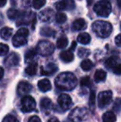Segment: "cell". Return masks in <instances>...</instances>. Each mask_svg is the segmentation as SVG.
<instances>
[{
	"label": "cell",
	"instance_id": "6da1fadb",
	"mask_svg": "<svg viewBox=\"0 0 121 122\" xmlns=\"http://www.w3.org/2000/svg\"><path fill=\"white\" fill-rule=\"evenodd\" d=\"M56 86L60 90L72 91L77 85V78L72 72H62L55 79Z\"/></svg>",
	"mask_w": 121,
	"mask_h": 122
},
{
	"label": "cell",
	"instance_id": "7a4b0ae2",
	"mask_svg": "<svg viewBox=\"0 0 121 122\" xmlns=\"http://www.w3.org/2000/svg\"><path fill=\"white\" fill-rule=\"evenodd\" d=\"M92 30L96 34L97 37L105 38L111 34L113 27H112V25L108 22L98 20L92 24Z\"/></svg>",
	"mask_w": 121,
	"mask_h": 122
},
{
	"label": "cell",
	"instance_id": "3957f363",
	"mask_svg": "<svg viewBox=\"0 0 121 122\" xmlns=\"http://www.w3.org/2000/svg\"><path fill=\"white\" fill-rule=\"evenodd\" d=\"M29 35V31L26 27L19 28L13 37V45L15 47H20L25 46L28 43V37Z\"/></svg>",
	"mask_w": 121,
	"mask_h": 122
},
{
	"label": "cell",
	"instance_id": "277c9868",
	"mask_svg": "<svg viewBox=\"0 0 121 122\" xmlns=\"http://www.w3.org/2000/svg\"><path fill=\"white\" fill-rule=\"evenodd\" d=\"M111 4L110 2L105 1H100L96 3L94 6V12L98 15L99 17L102 18H107L111 13Z\"/></svg>",
	"mask_w": 121,
	"mask_h": 122
},
{
	"label": "cell",
	"instance_id": "5b68a950",
	"mask_svg": "<svg viewBox=\"0 0 121 122\" xmlns=\"http://www.w3.org/2000/svg\"><path fill=\"white\" fill-rule=\"evenodd\" d=\"M16 20H18L17 21V26L31 25L32 29H33L34 26L36 24V14L31 11L20 13L19 16Z\"/></svg>",
	"mask_w": 121,
	"mask_h": 122
},
{
	"label": "cell",
	"instance_id": "8992f818",
	"mask_svg": "<svg viewBox=\"0 0 121 122\" xmlns=\"http://www.w3.org/2000/svg\"><path fill=\"white\" fill-rule=\"evenodd\" d=\"M37 54H40L42 56H51L55 51V46L51 42L47 40L40 41L36 47Z\"/></svg>",
	"mask_w": 121,
	"mask_h": 122
},
{
	"label": "cell",
	"instance_id": "52a82bcc",
	"mask_svg": "<svg viewBox=\"0 0 121 122\" xmlns=\"http://www.w3.org/2000/svg\"><path fill=\"white\" fill-rule=\"evenodd\" d=\"M88 115L87 109L78 106L72 110L69 114V119L72 122H81L86 119Z\"/></svg>",
	"mask_w": 121,
	"mask_h": 122
},
{
	"label": "cell",
	"instance_id": "ba28073f",
	"mask_svg": "<svg viewBox=\"0 0 121 122\" xmlns=\"http://www.w3.org/2000/svg\"><path fill=\"white\" fill-rule=\"evenodd\" d=\"M36 108V101L31 96L26 95L21 100V110L25 113L32 112Z\"/></svg>",
	"mask_w": 121,
	"mask_h": 122
},
{
	"label": "cell",
	"instance_id": "9c48e42d",
	"mask_svg": "<svg viewBox=\"0 0 121 122\" xmlns=\"http://www.w3.org/2000/svg\"><path fill=\"white\" fill-rule=\"evenodd\" d=\"M113 93L111 91H104L98 96V106L100 108L104 109L111 103Z\"/></svg>",
	"mask_w": 121,
	"mask_h": 122
},
{
	"label": "cell",
	"instance_id": "30bf717a",
	"mask_svg": "<svg viewBox=\"0 0 121 122\" xmlns=\"http://www.w3.org/2000/svg\"><path fill=\"white\" fill-rule=\"evenodd\" d=\"M38 18L42 23H52L55 19V12L51 8H46L39 13Z\"/></svg>",
	"mask_w": 121,
	"mask_h": 122
},
{
	"label": "cell",
	"instance_id": "8fae6325",
	"mask_svg": "<svg viewBox=\"0 0 121 122\" xmlns=\"http://www.w3.org/2000/svg\"><path fill=\"white\" fill-rule=\"evenodd\" d=\"M57 103L63 111H67L72 106V100L67 94H61L59 96Z\"/></svg>",
	"mask_w": 121,
	"mask_h": 122
},
{
	"label": "cell",
	"instance_id": "7c38bea8",
	"mask_svg": "<svg viewBox=\"0 0 121 122\" xmlns=\"http://www.w3.org/2000/svg\"><path fill=\"white\" fill-rule=\"evenodd\" d=\"M55 7L57 11H66V10L74 9L76 4L74 0H61L56 3Z\"/></svg>",
	"mask_w": 121,
	"mask_h": 122
},
{
	"label": "cell",
	"instance_id": "4fadbf2b",
	"mask_svg": "<svg viewBox=\"0 0 121 122\" xmlns=\"http://www.w3.org/2000/svg\"><path fill=\"white\" fill-rule=\"evenodd\" d=\"M32 86L29 82L26 81H20L18 85V88H17V92L19 97H24V96L28 95L29 92H32Z\"/></svg>",
	"mask_w": 121,
	"mask_h": 122
},
{
	"label": "cell",
	"instance_id": "5bb4252c",
	"mask_svg": "<svg viewBox=\"0 0 121 122\" xmlns=\"http://www.w3.org/2000/svg\"><path fill=\"white\" fill-rule=\"evenodd\" d=\"M20 57L18 53L12 52L4 59V65L7 67H14L19 64Z\"/></svg>",
	"mask_w": 121,
	"mask_h": 122
},
{
	"label": "cell",
	"instance_id": "9a60e30c",
	"mask_svg": "<svg viewBox=\"0 0 121 122\" xmlns=\"http://www.w3.org/2000/svg\"><path fill=\"white\" fill-rule=\"evenodd\" d=\"M57 70H58V67L57 65L55 63L51 62L41 67V74L43 76H51L55 73Z\"/></svg>",
	"mask_w": 121,
	"mask_h": 122
},
{
	"label": "cell",
	"instance_id": "2e32d148",
	"mask_svg": "<svg viewBox=\"0 0 121 122\" xmlns=\"http://www.w3.org/2000/svg\"><path fill=\"white\" fill-rule=\"evenodd\" d=\"M37 86H38L39 90L42 92H47L52 89V84L51 81L47 78L42 79L38 81L37 83Z\"/></svg>",
	"mask_w": 121,
	"mask_h": 122
},
{
	"label": "cell",
	"instance_id": "e0dca14e",
	"mask_svg": "<svg viewBox=\"0 0 121 122\" xmlns=\"http://www.w3.org/2000/svg\"><path fill=\"white\" fill-rule=\"evenodd\" d=\"M86 28V23L83 18H78L72 23V29L74 31H81Z\"/></svg>",
	"mask_w": 121,
	"mask_h": 122
},
{
	"label": "cell",
	"instance_id": "ac0fdd59",
	"mask_svg": "<svg viewBox=\"0 0 121 122\" xmlns=\"http://www.w3.org/2000/svg\"><path fill=\"white\" fill-rule=\"evenodd\" d=\"M60 58L61 59V61H63L66 63L71 62L74 60V55H73L72 51H70V50L69 51H63L60 54Z\"/></svg>",
	"mask_w": 121,
	"mask_h": 122
},
{
	"label": "cell",
	"instance_id": "d6986e66",
	"mask_svg": "<svg viewBox=\"0 0 121 122\" xmlns=\"http://www.w3.org/2000/svg\"><path fill=\"white\" fill-rule=\"evenodd\" d=\"M107 76V73L105 71L102 69H98L95 73L94 76V79H95V81L99 83V82H103L105 81Z\"/></svg>",
	"mask_w": 121,
	"mask_h": 122
},
{
	"label": "cell",
	"instance_id": "ffe728a7",
	"mask_svg": "<svg viewBox=\"0 0 121 122\" xmlns=\"http://www.w3.org/2000/svg\"><path fill=\"white\" fill-rule=\"evenodd\" d=\"M13 33V29L11 27H5L0 30V37L3 39V40H8L10 37H12Z\"/></svg>",
	"mask_w": 121,
	"mask_h": 122
},
{
	"label": "cell",
	"instance_id": "44dd1931",
	"mask_svg": "<svg viewBox=\"0 0 121 122\" xmlns=\"http://www.w3.org/2000/svg\"><path fill=\"white\" fill-rule=\"evenodd\" d=\"M40 106H41V108H42L44 111H47L52 109V101H51V99H49V98H47V97H44L41 100Z\"/></svg>",
	"mask_w": 121,
	"mask_h": 122
},
{
	"label": "cell",
	"instance_id": "7402d4cb",
	"mask_svg": "<svg viewBox=\"0 0 121 122\" xmlns=\"http://www.w3.org/2000/svg\"><path fill=\"white\" fill-rule=\"evenodd\" d=\"M91 37L90 36V34L86 33V32H81L78 35L77 37V41L81 44H84V45H86V44H89L91 42Z\"/></svg>",
	"mask_w": 121,
	"mask_h": 122
},
{
	"label": "cell",
	"instance_id": "603a6c76",
	"mask_svg": "<svg viewBox=\"0 0 121 122\" xmlns=\"http://www.w3.org/2000/svg\"><path fill=\"white\" fill-rule=\"evenodd\" d=\"M40 33L42 36L46 37H53L56 35V32L55 30L52 28L50 27H44L41 29Z\"/></svg>",
	"mask_w": 121,
	"mask_h": 122
},
{
	"label": "cell",
	"instance_id": "cb8c5ba5",
	"mask_svg": "<svg viewBox=\"0 0 121 122\" xmlns=\"http://www.w3.org/2000/svg\"><path fill=\"white\" fill-rule=\"evenodd\" d=\"M119 64H120L119 60L117 59L116 57H115V56H111V57L108 58L105 62V66H106L107 68H110V69H112V70H113L115 66H118Z\"/></svg>",
	"mask_w": 121,
	"mask_h": 122
},
{
	"label": "cell",
	"instance_id": "d4e9b609",
	"mask_svg": "<svg viewBox=\"0 0 121 122\" xmlns=\"http://www.w3.org/2000/svg\"><path fill=\"white\" fill-rule=\"evenodd\" d=\"M116 120V116L113 111H106L102 116L103 122H115Z\"/></svg>",
	"mask_w": 121,
	"mask_h": 122
},
{
	"label": "cell",
	"instance_id": "484cf974",
	"mask_svg": "<svg viewBox=\"0 0 121 122\" xmlns=\"http://www.w3.org/2000/svg\"><path fill=\"white\" fill-rule=\"evenodd\" d=\"M37 63L35 62V61H32V62L29 63V65L25 68V72L29 76H34L37 73Z\"/></svg>",
	"mask_w": 121,
	"mask_h": 122
},
{
	"label": "cell",
	"instance_id": "4316f807",
	"mask_svg": "<svg viewBox=\"0 0 121 122\" xmlns=\"http://www.w3.org/2000/svg\"><path fill=\"white\" fill-rule=\"evenodd\" d=\"M37 51H36V49H30L28 50V51H26V53H25V61L26 62H29V61H32L34 59L36 58V56H37Z\"/></svg>",
	"mask_w": 121,
	"mask_h": 122
},
{
	"label": "cell",
	"instance_id": "83f0119b",
	"mask_svg": "<svg viewBox=\"0 0 121 122\" xmlns=\"http://www.w3.org/2000/svg\"><path fill=\"white\" fill-rule=\"evenodd\" d=\"M68 45V39L66 36H61L57 41V47L59 49H63Z\"/></svg>",
	"mask_w": 121,
	"mask_h": 122
},
{
	"label": "cell",
	"instance_id": "f1b7e54d",
	"mask_svg": "<svg viewBox=\"0 0 121 122\" xmlns=\"http://www.w3.org/2000/svg\"><path fill=\"white\" fill-rule=\"evenodd\" d=\"M81 66L82 68L83 71H88L90 70H91L92 68L94 67V64L93 62L89 59H86L84 61H81Z\"/></svg>",
	"mask_w": 121,
	"mask_h": 122
},
{
	"label": "cell",
	"instance_id": "f546056e",
	"mask_svg": "<svg viewBox=\"0 0 121 122\" xmlns=\"http://www.w3.org/2000/svg\"><path fill=\"white\" fill-rule=\"evenodd\" d=\"M19 14H20V12L18 10L15 9V8H10L8 11V13H7L8 18L11 20H16L18 18Z\"/></svg>",
	"mask_w": 121,
	"mask_h": 122
},
{
	"label": "cell",
	"instance_id": "4dcf8cb0",
	"mask_svg": "<svg viewBox=\"0 0 121 122\" xmlns=\"http://www.w3.org/2000/svg\"><path fill=\"white\" fill-rule=\"evenodd\" d=\"M55 19L56 22L59 24H63L66 22L67 20V17L65 13H58L57 14H55Z\"/></svg>",
	"mask_w": 121,
	"mask_h": 122
},
{
	"label": "cell",
	"instance_id": "1f68e13d",
	"mask_svg": "<svg viewBox=\"0 0 121 122\" xmlns=\"http://www.w3.org/2000/svg\"><path fill=\"white\" fill-rule=\"evenodd\" d=\"M46 0H32V5L35 9H40L46 4Z\"/></svg>",
	"mask_w": 121,
	"mask_h": 122
},
{
	"label": "cell",
	"instance_id": "d6a6232c",
	"mask_svg": "<svg viewBox=\"0 0 121 122\" xmlns=\"http://www.w3.org/2000/svg\"><path fill=\"white\" fill-rule=\"evenodd\" d=\"M95 92L94 91H91L90 94V100H89V106L92 111L95 109Z\"/></svg>",
	"mask_w": 121,
	"mask_h": 122
},
{
	"label": "cell",
	"instance_id": "836d02e7",
	"mask_svg": "<svg viewBox=\"0 0 121 122\" xmlns=\"http://www.w3.org/2000/svg\"><path fill=\"white\" fill-rule=\"evenodd\" d=\"M81 86L82 87H90L91 86V80L89 76H84L81 79Z\"/></svg>",
	"mask_w": 121,
	"mask_h": 122
},
{
	"label": "cell",
	"instance_id": "e575fe53",
	"mask_svg": "<svg viewBox=\"0 0 121 122\" xmlns=\"http://www.w3.org/2000/svg\"><path fill=\"white\" fill-rule=\"evenodd\" d=\"M9 51V47L7 44L4 43H0V56H5L8 53Z\"/></svg>",
	"mask_w": 121,
	"mask_h": 122
},
{
	"label": "cell",
	"instance_id": "d590c367",
	"mask_svg": "<svg viewBox=\"0 0 121 122\" xmlns=\"http://www.w3.org/2000/svg\"><path fill=\"white\" fill-rule=\"evenodd\" d=\"M91 53V51L86 48H80L79 51H78V56L80 57H86L88 56Z\"/></svg>",
	"mask_w": 121,
	"mask_h": 122
},
{
	"label": "cell",
	"instance_id": "8d00e7d4",
	"mask_svg": "<svg viewBox=\"0 0 121 122\" xmlns=\"http://www.w3.org/2000/svg\"><path fill=\"white\" fill-rule=\"evenodd\" d=\"M2 122H19V121L13 115H8V116H6L3 118Z\"/></svg>",
	"mask_w": 121,
	"mask_h": 122
},
{
	"label": "cell",
	"instance_id": "74e56055",
	"mask_svg": "<svg viewBox=\"0 0 121 122\" xmlns=\"http://www.w3.org/2000/svg\"><path fill=\"white\" fill-rule=\"evenodd\" d=\"M114 110L117 112H120V99H117L115 103V106H114Z\"/></svg>",
	"mask_w": 121,
	"mask_h": 122
},
{
	"label": "cell",
	"instance_id": "f35d334b",
	"mask_svg": "<svg viewBox=\"0 0 121 122\" xmlns=\"http://www.w3.org/2000/svg\"><path fill=\"white\" fill-rule=\"evenodd\" d=\"M28 122H42V121L37 116H31L30 119L28 120Z\"/></svg>",
	"mask_w": 121,
	"mask_h": 122
},
{
	"label": "cell",
	"instance_id": "ab89813d",
	"mask_svg": "<svg viewBox=\"0 0 121 122\" xmlns=\"http://www.w3.org/2000/svg\"><path fill=\"white\" fill-rule=\"evenodd\" d=\"M113 71L115 74H117V75H120V72H121V66H120V64H119L117 66H115V67L113 69Z\"/></svg>",
	"mask_w": 121,
	"mask_h": 122
},
{
	"label": "cell",
	"instance_id": "60d3db41",
	"mask_svg": "<svg viewBox=\"0 0 121 122\" xmlns=\"http://www.w3.org/2000/svg\"><path fill=\"white\" fill-rule=\"evenodd\" d=\"M120 37H121V35L120 34H118L115 37V43L118 47H120L121 46V42H120Z\"/></svg>",
	"mask_w": 121,
	"mask_h": 122
},
{
	"label": "cell",
	"instance_id": "b9f144b4",
	"mask_svg": "<svg viewBox=\"0 0 121 122\" xmlns=\"http://www.w3.org/2000/svg\"><path fill=\"white\" fill-rule=\"evenodd\" d=\"M8 0H0V8H3L6 5Z\"/></svg>",
	"mask_w": 121,
	"mask_h": 122
},
{
	"label": "cell",
	"instance_id": "7bdbcfd3",
	"mask_svg": "<svg viewBox=\"0 0 121 122\" xmlns=\"http://www.w3.org/2000/svg\"><path fill=\"white\" fill-rule=\"evenodd\" d=\"M3 75H4V70H3V67L0 66V80H2L3 77Z\"/></svg>",
	"mask_w": 121,
	"mask_h": 122
},
{
	"label": "cell",
	"instance_id": "ee69618b",
	"mask_svg": "<svg viewBox=\"0 0 121 122\" xmlns=\"http://www.w3.org/2000/svg\"><path fill=\"white\" fill-rule=\"evenodd\" d=\"M76 47V42H72V44H71V49H70V51H73V50H75Z\"/></svg>",
	"mask_w": 121,
	"mask_h": 122
},
{
	"label": "cell",
	"instance_id": "f6af8a7d",
	"mask_svg": "<svg viewBox=\"0 0 121 122\" xmlns=\"http://www.w3.org/2000/svg\"><path fill=\"white\" fill-rule=\"evenodd\" d=\"M47 122H60L59 121V120L57 119V118H56V117H52V118H51L50 120H49Z\"/></svg>",
	"mask_w": 121,
	"mask_h": 122
},
{
	"label": "cell",
	"instance_id": "bcb514c9",
	"mask_svg": "<svg viewBox=\"0 0 121 122\" xmlns=\"http://www.w3.org/2000/svg\"><path fill=\"white\" fill-rule=\"evenodd\" d=\"M3 14L0 13V25L3 23Z\"/></svg>",
	"mask_w": 121,
	"mask_h": 122
},
{
	"label": "cell",
	"instance_id": "7dc6e473",
	"mask_svg": "<svg viewBox=\"0 0 121 122\" xmlns=\"http://www.w3.org/2000/svg\"><path fill=\"white\" fill-rule=\"evenodd\" d=\"M92 2H93V0H87V4L90 6V5L92 4Z\"/></svg>",
	"mask_w": 121,
	"mask_h": 122
}]
</instances>
